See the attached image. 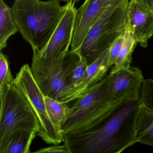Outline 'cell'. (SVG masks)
<instances>
[{
    "mask_svg": "<svg viewBox=\"0 0 153 153\" xmlns=\"http://www.w3.org/2000/svg\"><path fill=\"white\" fill-rule=\"evenodd\" d=\"M81 56L69 51L64 57L45 58L33 53L31 70L41 91L45 96L68 103L72 90L70 75Z\"/></svg>",
    "mask_w": 153,
    "mask_h": 153,
    "instance_id": "cell-4",
    "label": "cell"
},
{
    "mask_svg": "<svg viewBox=\"0 0 153 153\" xmlns=\"http://www.w3.org/2000/svg\"><path fill=\"white\" fill-rule=\"evenodd\" d=\"M137 142L153 147V111L140 104L137 123Z\"/></svg>",
    "mask_w": 153,
    "mask_h": 153,
    "instance_id": "cell-14",
    "label": "cell"
},
{
    "mask_svg": "<svg viewBox=\"0 0 153 153\" xmlns=\"http://www.w3.org/2000/svg\"><path fill=\"white\" fill-rule=\"evenodd\" d=\"M106 97L111 104H115L124 99L139 97L141 84L144 80L142 71L131 67L110 73L105 77Z\"/></svg>",
    "mask_w": 153,
    "mask_h": 153,
    "instance_id": "cell-8",
    "label": "cell"
},
{
    "mask_svg": "<svg viewBox=\"0 0 153 153\" xmlns=\"http://www.w3.org/2000/svg\"><path fill=\"white\" fill-rule=\"evenodd\" d=\"M13 84L30 104L40 123L37 136L48 144L63 142V136L58 133L48 114L45 95L36 83L28 64L23 65L14 78Z\"/></svg>",
    "mask_w": 153,
    "mask_h": 153,
    "instance_id": "cell-7",
    "label": "cell"
},
{
    "mask_svg": "<svg viewBox=\"0 0 153 153\" xmlns=\"http://www.w3.org/2000/svg\"><path fill=\"white\" fill-rule=\"evenodd\" d=\"M110 68L107 50L93 63L88 65L82 82L71 91L69 99V102L83 96L92 88L102 80Z\"/></svg>",
    "mask_w": 153,
    "mask_h": 153,
    "instance_id": "cell-11",
    "label": "cell"
},
{
    "mask_svg": "<svg viewBox=\"0 0 153 153\" xmlns=\"http://www.w3.org/2000/svg\"><path fill=\"white\" fill-rule=\"evenodd\" d=\"M60 0H14L11 7L18 32L33 52L46 46L64 12Z\"/></svg>",
    "mask_w": 153,
    "mask_h": 153,
    "instance_id": "cell-2",
    "label": "cell"
},
{
    "mask_svg": "<svg viewBox=\"0 0 153 153\" xmlns=\"http://www.w3.org/2000/svg\"><path fill=\"white\" fill-rule=\"evenodd\" d=\"M0 100V142L21 130L38 132L40 126L37 116L15 85H11Z\"/></svg>",
    "mask_w": 153,
    "mask_h": 153,
    "instance_id": "cell-6",
    "label": "cell"
},
{
    "mask_svg": "<svg viewBox=\"0 0 153 153\" xmlns=\"http://www.w3.org/2000/svg\"><path fill=\"white\" fill-rule=\"evenodd\" d=\"M140 7L153 13V0H132Z\"/></svg>",
    "mask_w": 153,
    "mask_h": 153,
    "instance_id": "cell-22",
    "label": "cell"
},
{
    "mask_svg": "<svg viewBox=\"0 0 153 153\" xmlns=\"http://www.w3.org/2000/svg\"><path fill=\"white\" fill-rule=\"evenodd\" d=\"M88 67V65L85 59L81 57L80 60L75 66L70 75L71 82L73 88L77 86L82 82Z\"/></svg>",
    "mask_w": 153,
    "mask_h": 153,
    "instance_id": "cell-19",
    "label": "cell"
},
{
    "mask_svg": "<svg viewBox=\"0 0 153 153\" xmlns=\"http://www.w3.org/2000/svg\"><path fill=\"white\" fill-rule=\"evenodd\" d=\"M13 78L7 56L0 53V98H2L10 86L13 84Z\"/></svg>",
    "mask_w": 153,
    "mask_h": 153,
    "instance_id": "cell-17",
    "label": "cell"
},
{
    "mask_svg": "<svg viewBox=\"0 0 153 153\" xmlns=\"http://www.w3.org/2000/svg\"><path fill=\"white\" fill-rule=\"evenodd\" d=\"M37 133L28 130L14 132L0 142V153H31L30 146Z\"/></svg>",
    "mask_w": 153,
    "mask_h": 153,
    "instance_id": "cell-12",
    "label": "cell"
},
{
    "mask_svg": "<svg viewBox=\"0 0 153 153\" xmlns=\"http://www.w3.org/2000/svg\"><path fill=\"white\" fill-rule=\"evenodd\" d=\"M140 101L141 105L153 111V80L144 79L140 88Z\"/></svg>",
    "mask_w": 153,
    "mask_h": 153,
    "instance_id": "cell-18",
    "label": "cell"
},
{
    "mask_svg": "<svg viewBox=\"0 0 153 153\" xmlns=\"http://www.w3.org/2000/svg\"><path fill=\"white\" fill-rule=\"evenodd\" d=\"M18 32L12 16L11 8L0 0V49L6 48L10 36Z\"/></svg>",
    "mask_w": 153,
    "mask_h": 153,
    "instance_id": "cell-15",
    "label": "cell"
},
{
    "mask_svg": "<svg viewBox=\"0 0 153 153\" xmlns=\"http://www.w3.org/2000/svg\"><path fill=\"white\" fill-rule=\"evenodd\" d=\"M53 145V146L48 147L44 148L41 149L37 151H35V153H69L67 147L65 144L62 145Z\"/></svg>",
    "mask_w": 153,
    "mask_h": 153,
    "instance_id": "cell-21",
    "label": "cell"
},
{
    "mask_svg": "<svg viewBox=\"0 0 153 153\" xmlns=\"http://www.w3.org/2000/svg\"><path fill=\"white\" fill-rule=\"evenodd\" d=\"M76 100L68 110L62 127L63 136L91 128L117 104L107 101L105 77Z\"/></svg>",
    "mask_w": 153,
    "mask_h": 153,
    "instance_id": "cell-5",
    "label": "cell"
},
{
    "mask_svg": "<svg viewBox=\"0 0 153 153\" xmlns=\"http://www.w3.org/2000/svg\"><path fill=\"white\" fill-rule=\"evenodd\" d=\"M117 0H85L77 9L71 50L77 51L90 27L105 10Z\"/></svg>",
    "mask_w": 153,
    "mask_h": 153,
    "instance_id": "cell-9",
    "label": "cell"
},
{
    "mask_svg": "<svg viewBox=\"0 0 153 153\" xmlns=\"http://www.w3.org/2000/svg\"><path fill=\"white\" fill-rule=\"evenodd\" d=\"M60 1H62V2H66V3L69 2V1H73V2H75V3H78V2L80 1L81 0H60Z\"/></svg>",
    "mask_w": 153,
    "mask_h": 153,
    "instance_id": "cell-23",
    "label": "cell"
},
{
    "mask_svg": "<svg viewBox=\"0 0 153 153\" xmlns=\"http://www.w3.org/2000/svg\"><path fill=\"white\" fill-rule=\"evenodd\" d=\"M130 0H117L105 10L91 26L76 51L88 65L96 60L122 35L128 22Z\"/></svg>",
    "mask_w": 153,
    "mask_h": 153,
    "instance_id": "cell-3",
    "label": "cell"
},
{
    "mask_svg": "<svg viewBox=\"0 0 153 153\" xmlns=\"http://www.w3.org/2000/svg\"><path fill=\"white\" fill-rule=\"evenodd\" d=\"M128 26L141 47L146 48L153 36V13L130 0L128 7Z\"/></svg>",
    "mask_w": 153,
    "mask_h": 153,
    "instance_id": "cell-10",
    "label": "cell"
},
{
    "mask_svg": "<svg viewBox=\"0 0 153 153\" xmlns=\"http://www.w3.org/2000/svg\"><path fill=\"white\" fill-rule=\"evenodd\" d=\"M45 101L48 114L58 133L62 135V127L69 107L62 102L45 96Z\"/></svg>",
    "mask_w": 153,
    "mask_h": 153,
    "instance_id": "cell-16",
    "label": "cell"
},
{
    "mask_svg": "<svg viewBox=\"0 0 153 153\" xmlns=\"http://www.w3.org/2000/svg\"><path fill=\"white\" fill-rule=\"evenodd\" d=\"M137 43L134 35L127 25L123 35L122 43L120 53L110 73L130 68L132 53Z\"/></svg>",
    "mask_w": 153,
    "mask_h": 153,
    "instance_id": "cell-13",
    "label": "cell"
},
{
    "mask_svg": "<svg viewBox=\"0 0 153 153\" xmlns=\"http://www.w3.org/2000/svg\"><path fill=\"white\" fill-rule=\"evenodd\" d=\"M123 35L118 37L108 49V65L110 68L114 65L120 53L122 43Z\"/></svg>",
    "mask_w": 153,
    "mask_h": 153,
    "instance_id": "cell-20",
    "label": "cell"
},
{
    "mask_svg": "<svg viewBox=\"0 0 153 153\" xmlns=\"http://www.w3.org/2000/svg\"><path fill=\"white\" fill-rule=\"evenodd\" d=\"M139 97L116 104L99 121L85 131L63 135L69 153H120L137 142Z\"/></svg>",
    "mask_w": 153,
    "mask_h": 153,
    "instance_id": "cell-1",
    "label": "cell"
}]
</instances>
